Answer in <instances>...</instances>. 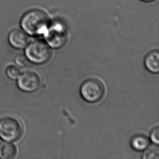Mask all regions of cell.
Masks as SVG:
<instances>
[{
	"mask_svg": "<svg viewBox=\"0 0 159 159\" xmlns=\"http://www.w3.org/2000/svg\"><path fill=\"white\" fill-rule=\"evenodd\" d=\"M48 14L40 9L26 12L22 17L21 27L25 32L33 37L43 35L50 24Z\"/></svg>",
	"mask_w": 159,
	"mask_h": 159,
	"instance_id": "obj_1",
	"label": "cell"
},
{
	"mask_svg": "<svg viewBox=\"0 0 159 159\" xmlns=\"http://www.w3.org/2000/svg\"><path fill=\"white\" fill-rule=\"evenodd\" d=\"M46 43L50 48L60 49L66 44L69 39L68 29L66 24L59 20L50 21L43 34Z\"/></svg>",
	"mask_w": 159,
	"mask_h": 159,
	"instance_id": "obj_2",
	"label": "cell"
},
{
	"mask_svg": "<svg viewBox=\"0 0 159 159\" xmlns=\"http://www.w3.org/2000/svg\"><path fill=\"white\" fill-rule=\"evenodd\" d=\"M24 132V125L19 119L7 116L0 120V139L3 141H17L21 139Z\"/></svg>",
	"mask_w": 159,
	"mask_h": 159,
	"instance_id": "obj_3",
	"label": "cell"
},
{
	"mask_svg": "<svg viewBox=\"0 0 159 159\" xmlns=\"http://www.w3.org/2000/svg\"><path fill=\"white\" fill-rule=\"evenodd\" d=\"M28 61L34 64L43 65L48 62L52 56V51L48 43L35 40L28 43L25 51Z\"/></svg>",
	"mask_w": 159,
	"mask_h": 159,
	"instance_id": "obj_4",
	"label": "cell"
},
{
	"mask_svg": "<svg viewBox=\"0 0 159 159\" xmlns=\"http://www.w3.org/2000/svg\"><path fill=\"white\" fill-rule=\"evenodd\" d=\"M80 95L85 101L95 103L101 101L105 93V86L100 80L90 78L84 81L80 89Z\"/></svg>",
	"mask_w": 159,
	"mask_h": 159,
	"instance_id": "obj_5",
	"label": "cell"
},
{
	"mask_svg": "<svg viewBox=\"0 0 159 159\" xmlns=\"http://www.w3.org/2000/svg\"><path fill=\"white\" fill-rule=\"evenodd\" d=\"M41 84V75L35 71H25L17 79V87L24 93H35L40 88Z\"/></svg>",
	"mask_w": 159,
	"mask_h": 159,
	"instance_id": "obj_6",
	"label": "cell"
},
{
	"mask_svg": "<svg viewBox=\"0 0 159 159\" xmlns=\"http://www.w3.org/2000/svg\"><path fill=\"white\" fill-rule=\"evenodd\" d=\"M8 41L13 48L17 50H22L30 43V38L24 30H14L9 34Z\"/></svg>",
	"mask_w": 159,
	"mask_h": 159,
	"instance_id": "obj_7",
	"label": "cell"
},
{
	"mask_svg": "<svg viewBox=\"0 0 159 159\" xmlns=\"http://www.w3.org/2000/svg\"><path fill=\"white\" fill-rule=\"evenodd\" d=\"M17 153V146L13 142L3 141L0 143V159H15Z\"/></svg>",
	"mask_w": 159,
	"mask_h": 159,
	"instance_id": "obj_8",
	"label": "cell"
},
{
	"mask_svg": "<svg viewBox=\"0 0 159 159\" xmlns=\"http://www.w3.org/2000/svg\"><path fill=\"white\" fill-rule=\"evenodd\" d=\"M144 65L149 72L153 73H159V51H153L148 54L144 59Z\"/></svg>",
	"mask_w": 159,
	"mask_h": 159,
	"instance_id": "obj_9",
	"label": "cell"
},
{
	"mask_svg": "<svg viewBox=\"0 0 159 159\" xmlns=\"http://www.w3.org/2000/svg\"><path fill=\"white\" fill-rule=\"evenodd\" d=\"M149 143V140L146 136L143 135H138L132 138L130 144L134 150L142 152L145 151L148 147Z\"/></svg>",
	"mask_w": 159,
	"mask_h": 159,
	"instance_id": "obj_10",
	"label": "cell"
},
{
	"mask_svg": "<svg viewBox=\"0 0 159 159\" xmlns=\"http://www.w3.org/2000/svg\"><path fill=\"white\" fill-rule=\"evenodd\" d=\"M6 75L8 77L12 80H17L21 75V69L17 65H10L7 67L6 70Z\"/></svg>",
	"mask_w": 159,
	"mask_h": 159,
	"instance_id": "obj_11",
	"label": "cell"
},
{
	"mask_svg": "<svg viewBox=\"0 0 159 159\" xmlns=\"http://www.w3.org/2000/svg\"><path fill=\"white\" fill-rule=\"evenodd\" d=\"M145 151L143 156V159H159V148L157 147L153 146L149 148L148 147Z\"/></svg>",
	"mask_w": 159,
	"mask_h": 159,
	"instance_id": "obj_12",
	"label": "cell"
},
{
	"mask_svg": "<svg viewBox=\"0 0 159 159\" xmlns=\"http://www.w3.org/2000/svg\"><path fill=\"white\" fill-rule=\"evenodd\" d=\"M28 59L24 54H19L15 57L14 61L16 65L20 67H24L28 64Z\"/></svg>",
	"mask_w": 159,
	"mask_h": 159,
	"instance_id": "obj_13",
	"label": "cell"
},
{
	"mask_svg": "<svg viewBox=\"0 0 159 159\" xmlns=\"http://www.w3.org/2000/svg\"><path fill=\"white\" fill-rule=\"evenodd\" d=\"M151 140L155 144H158L159 143V129L158 127L155 128L151 133Z\"/></svg>",
	"mask_w": 159,
	"mask_h": 159,
	"instance_id": "obj_14",
	"label": "cell"
},
{
	"mask_svg": "<svg viewBox=\"0 0 159 159\" xmlns=\"http://www.w3.org/2000/svg\"><path fill=\"white\" fill-rule=\"evenodd\" d=\"M140 1L142 2H146V3H150V2H153L155 0H140Z\"/></svg>",
	"mask_w": 159,
	"mask_h": 159,
	"instance_id": "obj_15",
	"label": "cell"
}]
</instances>
